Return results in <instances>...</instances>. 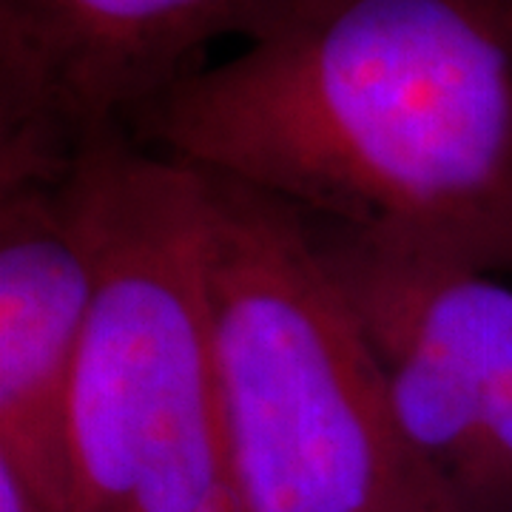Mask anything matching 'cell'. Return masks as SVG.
Segmentation results:
<instances>
[{"instance_id":"6da1fadb","label":"cell","mask_w":512,"mask_h":512,"mask_svg":"<svg viewBox=\"0 0 512 512\" xmlns=\"http://www.w3.org/2000/svg\"><path fill=\"white\" fill-rule=\"evenodd\" d=\"M128 114L302 217L512 271V0H293Z\"/></svg>"},{"instance_id":"7a4b0ae2","label":"cell","mask_w":512,"mask_h":512,"mask_svg":"<svg viewBox=\"0 0 512 512\" xmlns=\"http://www.w3.org/2000/svg\"><path fill=\"white\" fill-rule=\"evenodd\" d=\"M202 174L205 299L242 512H456L299 211Z\"/></svg>"},{"instance_id":"3957f363","label":"cell","mask_w":512,"mask_h":512,"mask_svg":"<svg viewBox=\"0 0 512 512\" xmlns=\"http://www.w3.org/2000/svg\"><path fill=\"white\" fill-rule=\"evenodd\" d=\"M72 177L94 251L69 402L74 512H242L211 359L202 174L114 131Z\"/></svg>"},{"instance_id":"277c9868","label":"cell","mask_w":512,"mask_h":512,"mask_svg":"<svg viewBox=\"0 0 512 512\" xmlns=\"http://www.w3.org/2000/svg\"><path fill=\"white\" fill-rule=\"evenodd\" d=\"M382 367L407 447L456 512H512V288L447 256L308 220Z\"/></svg>"},{"instance_id":"5b68a950","label":"cell","mask_w":512,"mask_h":512,"mask_svg":"<svg viewBox=\"0 0 512 512\" xmlns=\"http://www.w3.org/2000/svg\"><path fill=\"white\" fill-rule=\"evenodd\" d=\"M293 0H0V183L63 174L128 114Z\"/></svg>"},{"instance_id":"8992f818","label":"cell","mask_w":512,"mask_h":512,"mask_svg":"<svg viewBox=\"0 0 512 512\" xmlns=\"http://www.w3.org/2000/svg\"><path fill=\"white\" fill-rule=\"evenodd\" d=\"M94 296L72 165L0 183V461L49 512H74L69 402Z\"/></svg>"},{"instance_id":"52a82bcc","label":"cell","mask_w":512,"mask_h":512,"mask_svg":"<svg viewBox=\"0 0 512 512\" xmlns=\"http://www.w3.org/2000/svg\"><path fill=\"white\" fill-rule=\"evenodd\" d=\"M0 512H49L6 461H0Z\"/></svg>"}]
</instances>
